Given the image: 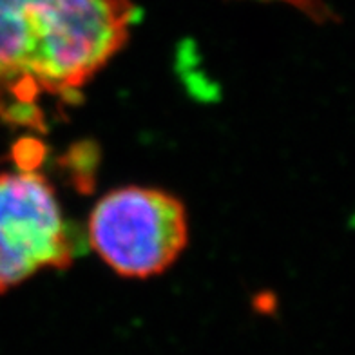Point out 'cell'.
Returning a JSON list of instances; mask_svg holds the SVG:
<instances>
[{
  "instance_id": "6da1fadb",
  "label": "cell",
  "mask_w": 355,
  "mask_h": 355,
  "mask_svg": "<svg viewBox=\"0 0 355 355\" xmlns=\"http://www.w3.org/2000/svg\"><path fill=\"white\" fill-rule=\"evenodd\" d=\"M131 0H0V116L42 125L44 98L71 100L125 46Z\"/></svg>"
},
{
  "instance_id": "7a4b0ae2",
  "label": "cell",
  "mask_w": 355,
  "mask_h": 355,
  "mask_svg": "<svg viewBox=\"0 0 355 355\" xmlns=\"http://www.w3.org/2000/svg\"><path fill=\"white\" fill-rule=\"evenodd\" d=\"M87 239L102 261L120 276H158L187 245V212L182 201L159 189H114L93 207Z\"/></svg>"
},
{
  "instance_id": "3957f363",
  "label": "cell",
  "mask_w": 355,
  "mask_h": 355,
  "mask_svg": "<svg viewBox=\"0 0 355 355\" xmlns=\"http://www.w3.org/2000/svg\"><path fill=\"white\" fill-rule=\"evenodd\" d=\"M51 183L33 171L0 173V294L75 257Z\"/></svg>"
}]
</instances>
